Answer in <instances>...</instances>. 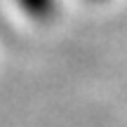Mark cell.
Wrapping results in <instances>:
<instances>
[{
    "instance_id": "cell-1",
    "label": "cell",
    "mask_w": 127,
    "mask_h": 127,
    "mask_svg": "<svg viewBox=\"0 0 127 127\" xmlns=\"http://www.w3.org/2000/svg\"><path fill=\"white\" fill-rule=\"evenodd\" d=\"M19 9L35 21H47L57 12V0H17Z\"/></svg>"
}]
</instances>
